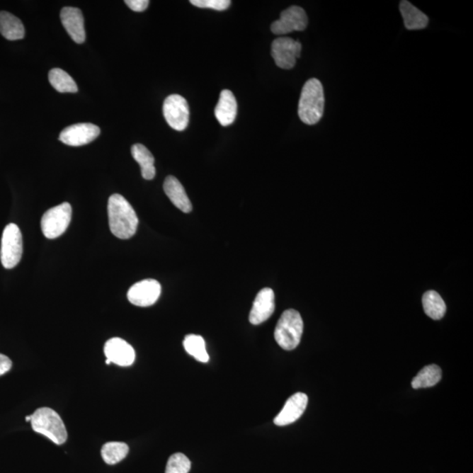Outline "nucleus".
<instances>
[{"mask_svg": "<svg viewBox=\"0 0 473 473\" xmlns=\"http://www.w3.org/2000/svg\"><path fill=\"white\" fill-rule=\"evenodd\" d=\"M309 399L304 393H297L287 399L282 411L273 420L277 426H287L300 418L304 415Z\"/></svg>", "mask_w": 473, "mask_h": 473, "instance_id": "nucleus-14", "label": "nucleus"}, {"mask_svg": "<svg viewBox=\"0 0 473 473\" xmlns=\"http://www.w3.org/2000/svg\"><path fill=\"white\" fill-rule=\"evenodd\" d=\"M308 25V17L300 6H293L280 13L278 21L271 25L273 35H284L294 31H304Z\"/></svg>", "mask_w": 473, "mask_h": 473, "instance_id": "nucleus-9", "label": "nucleus"}, {"mask_svg": "<svg viewBox=\"0 0 473 473\" xmlns=\"http://www.w3.org/2000/svg\"><path fill=\"white\" fill-rule=\"evenodd\" d=\"M110 232L120 239H131L138 229L139 220L132 206L123 195L113 194L108 200Z\"/></svg>", "mask_w": 473, "mask_h": 473, "instance_id": "nucleus-1", "label": "nucleus"}, {"mask_svg": "<svg viewBox=\"0 0 473 473\" xmlns=\"http://www.w3.org/2000/svg\"><path fill=\"white\" fill-rule=\"evenodd\" d=\"M161 293V284L156 280L147 279L134 284L127 292V298L135 306L149 307L158 301Z\"/></svg>", "mask_w": 473, "mask_h": 473, "instance_id": "nucleus-10", "label": "nucleus"}, {"mask_svg": "<svg viewBox=\"0 0 473 473\" xmlns=\"http://www.w3.org/2000/svg\"><path fill=\"white\" fill-rule=\"evenodd\" d=\"M49 80L52 86L61 93H76L79 91L75 80L61 69H51Z\"/></svg>", "mask_w": 473, "mask_h": 473, "instance_id": "nucleus-23", "label": "nucleus"}, {"mask_svg": "<svg viewBox=\"0 0 473 473\" xmlns=\"http://www.w3.org/2000/svg\"><path fill=\"white\" fill-rule=\"evenodd\" d=\"M304 332V321L300 313L295 309H287L283 313L275 331V341L283 350L297 348L301 342Z\"/></svg>", "mask_w": 473, "mask_h": 473, "instance_id": "nucleus-4", "label": "nucleus"}, {"mask_svg": "<svg viewBox=\"0 0 473 473\" xmlns=\"http://www.w3.org/2000/svg\"><path fill=\"white\" fill-rule=\"evenodd\" d=\"M125 3L135 12H143L149 7L150 2L149 0H125Z\"/></svg>", "mask_w": 473, "mask_h": 473, "instance_id": "nucleus-28", "label": "nucleus"}, {"mask_svg": "<svg viewBox=\"0 0 473 473\" xmlns=\"http://www.w3.org/2000/svg\"><path fill=\"white\" fill-rule=\"evenodd\" d=\"M13 367L12 360L6 355L0 353V376L8 372Z\"/></svg>", "mask_w": 473, "mask_h": 473, "instance_id": "nucleus-29", "label": "nucleus"}, {"mask_svg": "<svg viewBox=\"0 0 473 473\" xmlns=\"http://www.w3.org/2000/svg\"><path fill=\"white\" fill-rule=\"evenodd\" d=\"M183 346L187 353L202 363H207L210 360V356L207 353L205 339L201 336L190 334L187 335L183 340Z\"/></svg>", "mask_w": 473, "mask_h": 473, "instance_id": "nucleus-24", "label": "nucleus"}, {"mask_svg": "<svg viewBox=\"0 0 473 473\" xmlns=\"http://www.w3.org/2000/svg\"><path fill=\"white\" fill-rule=\"evenodd\" d=\"M191 462L183 453H175L169 458L165 473H188Z\"/></svg>", "mask_w": 473, "mask_h": 473, "instance_id": "nucleus-26", "label": "nucleus"}, {"mask_svg": "<svg viewBox=\"0 0 473 473\" xmlns=\"http://www.w3.org/2000/svg\"><path fill=\"white\" fill-rule=\"evenodd\" d=\"M442 379L441 368L437 365H427L421 370L412 380V387L415 389H426L437 385Z\"/></svg>", "mask_w": 473, "mask_h": 473, "instance_id": "nucleus-22", "label": "nucleus"}, {"mask_svg": "<svg viewBox=\"0 0 473 473\" xmlns=\"http://www.w3.org/2000/svg\"><path fill=\"white\" fill-rule=\"evenodd\" d=\"M101 135V128L91 123L70 125L61 132L59 139L65 145L80 147L93 142Z\"/></svg>", "mask_w": 473, "mask_h": 473, "instance_id": "nucleus-11", "label": "nucleus"}, {"mask_svg": "<svg viewBox=\"0 0 473 473\" xmlns=\"http://www.w3.org/2000/svg\"><path fill=\"white\" fill-rule=\"evenodd\" d=\"M164 188L165 194L172 202L173 205L182 210L184 213H190L192 210V205L190 198H188L186 190L182 183L175 176H169L166 178Z\"/></svg>", "mask_w": 473, "mask_h": 473, "instance_id": "nucleus-17", "label": "nucleus"}, {"mask_svg": "<svg viewBox=\"0 0 473 473\" xmlns=\"http://www.w3.org/2000/svg\"><path fill=\"white\" fill-rule=\"evenodd\" d=\"M25 421H27V422H30L31 416H28L25 417Z\"/></svg>", "mask_w": 473, "mask_h": 473, "instance_id": "nucleus-30", "label": "nucleus"}, {"mask_svg": "<svg viewBox=\"0 0 473 473\" xmlns=\"http://www.w3.org/2000/svg\"><path fill=\"white\" fill-rule=\"evenodd\" d=\"M131 153L132 157L140 166L143 178L153 180L156 170L154 167V158L150 151L142 144H135L132 147Z\"/></svg>", "mask_w": 473, "mask_h": 473, "instance_id": "nucleus-20", "label": "nucleus"}, {"mask_svg": "<svg viewBox=\"0 0 473 473\" xmlns=\"http://www.w3.org/2000/svg\"><path fill=\"white\" fill-rule=\"evenodd\" d=\"M323 84L319 79L307 81L302 88L298 106V115L306 125H316L321 120L324 110Z\"/></svg>", "mask_w": 473, "mask_h": 473, "instance_id": "nucleus-2", "label": "nucleus"}, {"mask_svg": "<svg viewBox=\"0 0 473 473\" xmlns=\"http://www.w3.org/2000/svg\"><path fill=\"white\" fill-rule=\"evenodd\" d=\"M33 430L44 435L57 445H64L68 439V432L60 416L50 408H40L31 415Z\"/></svg>", "mask_w": 473, "mask_h": 473, "instance_id": "nucleus-3", "label": "nucleus"}, {"mask_svg": "<svg viewBox=\"0 0 473 473\" xmlns=\"http://www.w3.org/2000/svg\"><path fill=\"white\" fill-rule=\"evenodd\" d=\"M61 21L74 42L79 44L84 42L86 34L82 11L76 7H64L61 12Z\"/></svg>", "mask_w": 473, "mask_h": 473, "instance_id": "nucleus-15", "label": "nucleus"}, {"mask_svg": "<svg viewBox=\"0 0 473 473\" xmlns=\"http://www.w3.org/2000/svg\"><path fill=\"white\" fill-rule=\"evenodd\" d=\"M0 34L9 40L24 38L25 28L20 18L13 14L2 11L0 12Z\"/></svg>", "mask_w": 473, "mask_h": 473, "instance_id": "nucleus-19", "label": "nucleus"}, {"mask_svg": "<svg viewBox=\"0 0 473 473\" xmlns=\"http://www.w3.org/2000/svg\"><path fill=\"white\" fill-rule=\"evenodd\" d=\"M23 253V240L22 234L16 224H7L3 232L0 260L3 267L6 269L16 268L20 263Z\"/></svg>", "mask_w": 473, "mask_h": 473, "instance_id": "nucleus-5", "label": "nucleus"}, {"mask_svg": "<svg viewBox=\"0 0 473 473\" xmlns=\"http://www.w3.org/2000/svg\"><path fill=\"white\" fill-rule=\"evenodd\" d=\"M164 115L173 130H186L190 121V108L186 99L181 95L169 96L164 103Z\"/></svg>", "mask_w": 473, "mask_h": 473, "instance_id": "nucleus-7", "label": "nucleus"}, {"mask_svg": "<svg viewBox=\"0 0 473 473\" xmlns=\"http://www.w3.org/2000/svg\"><path fill=\"white\" fill-rule=\"evenodd\" d=\"M275 309V293L271 288H263L255 297L249 315L250 323L253 325L264 323L273 315Z\"/></svg>", "mask_w": 473, "mask_h": 473, "instance_id": "nucleus-13", "label": "nucleus"}, {"mask_svg": "<svg viewBox=\"0 0 473 473\" xmlns=\"http://www.w3.org/2000/svg\"><path fill=\"white\" fill-rule=\"evenodd\" d=\"M106 365H110V361L109 360H107V358H106Z\"/></svg>", "mask_w": 473, "mask_h": 473, "instance_id": "nucleus-31", "label": "nucleus"}, {"mask_svg": "<svg viewBox=\"0 0 473 473\" xmlns=\"http://www.w3.org/2000/svg\"><path fill=\"white\" fill-rule=\"evenodd\" d=\"M129 447L122 442H109L103 445L101 455L107 465H116L127 456Z\"/></svg>", "mask_w": 473, "mask_h": 473, "instance_id": "nucleus-25", "label": "nucleus"}, {"mask_svg": "<svg viewBox=\"0 0 473 473\" xmlns=\"http://www.w3.org/2000/svg\"><path fill=\"white\" fill-rule=\"evenodd\" d=\"M107 360L120 367H130L135 360V351L131 345L120 338H110L103 348Z\"/></svg>", "mask_w": 473, "mask_h": 473, "instance_id": "nucleus-12", "label": "nucleus"}, {"mask_svg": "<svg viewBox=\"0 0 473 473\" xmlns=\"http://www.w3.org/2000/svg\"><path fill=\"white\" fill-rule=\"evenodd\" d=\"M192 5L199 8H209L217 11H224L229 8L232 2L229 0H191Z\"/></svg>", "mask_w": 473, "mask_h": 473, "instance_id": "nucleus-27", "label": "nucleus"}, {"mask_svg": "<svg viewBox=\"0 0 473 473\" xmlns=\"http://www.w3.org/2000/svg\"><path fill=\"white\" fill-rule=\"evenodd\" d=\"M302 44L290 37H280L272 43V57L275 64L283 69L295 67L297 60L301 57Z\"/></svg>", "mask_w": 473, "mask_h": 473, "instance_id": "nucleus-8", "label": "nucleus"}, {"mask_svg": "<svg viewBox=\"0 0 473 473\" xmlns=\"http://www.w3.org/2000/svg\"><path fill=\"white\" fill-rule=\"evenodd\" d=\"M423 305L425 314L432 319L440 320L445 315V302L438 292L427 291L423 297Z\"/></svg>", "mask_w": 473, "mask_h": 473, "instance_id": "nucleus-21", "label": "nucleus"}, {"mask_svg": "<svg viewBox=\"0 0 473 473\" xmlns=\"http://www.w3.org/2000/svg\"><path fill=\"white\" fill-rule=\"evenodd\" d=\"M238 113V103L231 91H221L219 103L215 108V116L223 127H228L236 120Z\"/></svg>", "mask_w": 473, "mask_h": 473, "instance_id": "nucleus-16", "label": "nucleus"}, {"mask_svg": "<svg viewBox=\"0 0 473 473\" xmlns=\"http://www.w3.org/2000/svg\"><path fill=\"white\" fill-rule=\"evenodd\" d=\"M400 11L404 18L405 28L409 30H420L427 28L428 16L411 3L402 0L400 3Z\"/></svg>", "mask_w": 473, "mask_h": 473, "instance_id": "nucleus-18", "label": "nucleus"}, {"mask_svg": "<svg viewBox=\"0 0 473 473\" xmlns=\"http://www.w3.org/2000/svg\"><path fill=\"white\" fill-rule=\"evenodd\" d=\"M72 208L69 203L53 207L42 216L40 227L47 239H54L64 234L72 221Z\"/></svg>", "mask_w": 473, "mask_h": 473, "instance_id": "nucleus-6", "label": "nucleus"}]
</instances>
